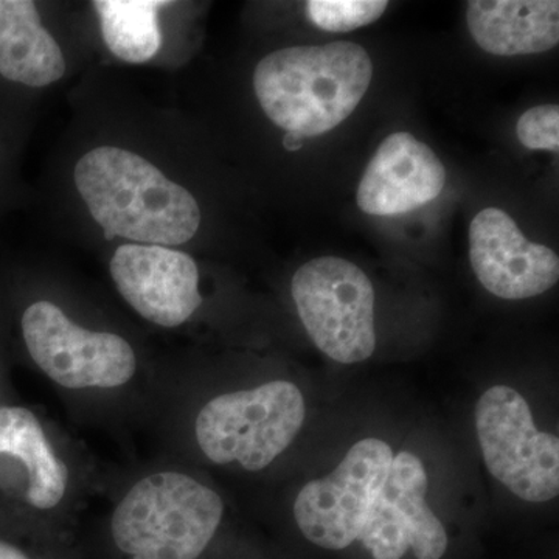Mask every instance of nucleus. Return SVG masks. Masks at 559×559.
<instances>
[{
  "label": "nucleus",
  "mask_w": 559,
  "mask_h": 559,
  "mask_svg": "<svg viewBox=\"0 0 559 559\" xmlns=\"http://www.w3.org/2000/svg\"><path fill=\"white\" fill-rule=\"evenodd\" d=\"M516 135L528 150H559V108L557 105L535 106L522 114Z\"/></svg>",
  "instance_id": "18"
},
{
  "label": "nucleus",
  "mask_w": 559,
  "mask_h": 559,
  "mask_svg": "<svg viewBox=\"0 0 559 559\" xmlns=\"http://www.w3.org/2000/svg\"><path fill=\"white\" fill-rule=\"evenodd\" d=\"M64 55L32 0H0V75L44 87L62 79Z\"/></svg>",
  "instance_id": "14"
},
{
  "label": "nucleus",
  "mask_w": 559,
  "mask_h": 559,
  "mask_svg": "<svg viewBox=\"0 0 559 559\" xmlns=\"http://www.w3.org/2000/svg\"><path fill=\"white\" fill-rule=\"evenodd\" d=\"M371 76L366 49L336 40L272 51L253 72V90L267 119L301 139L314 138L355 112Z\"/></svg>",
  "instance_id": "2"
},
{
  "label": "nucleus",
  "mask_w": 559,
  "mask_h": 559,
  "mask_svg": "<svg viewBox=\"0 0 559 559\" xmlns=\"http://www.w3.org/2000/svg\"><path fill=\"white\" fill-rule=\"evenodd\" d=\"M469 260L488 293L506 300H524L554 288L559 260L554 250L528 241L509 213L488 207L469 227Z\"/></svg>",
  "instance_id": "10"
},
{
  "label": "nucleus",
  "mask_w": 559,
  "mask_h": 559,
  "mask_svg": "<svg viewBox=\"0 0 559 559\" xmlns=\"http://www.w3.org/2000/svg\"><path fill=\"white\" fill-rule=\"evenodd\" d=\"M110 275L124 300L148 322L176 329L202 305L200 270L187 253L154 245H123Z\"/></svg>",
  "instance_id": "11"
},
{
  "label": "nucleus",
  "mask_w": 559,
  "mask_h": 559,
  "mask_svg": "<svg viewBox=\"0 0 559 559\" xmlns=\"http://www.w3.org/2000/svg\"><path fill=\"white\" fill-rule=\"evenodd\" d=\"M102 35L119 60L142 64L156 57L162 33L157 11L170 5L164 0H95Z\"/></svg>",
  "instance_id": "16"
},
{
  "label": "nucleus",
  "mask_w": 559,
  "mask_h": 559,
  "mask_svg": "<svg viewBox=\"0 0 559 559\" xmlns=\"http://www.w3.org/2000/svg\"><path fill=\"white\" fill-rule=\"evenodd\" d=\"M395 457L378 439L360 440L330 476L305 485L294 502L301 535L325 550H345L360 535Z\"/></svg>",
  "instance_id": "8"
},
{
  "label": "nucleus",
  "mask_w": 559,
  "mask_h": 559,
  "mask_svg": "<svg viewBox=\"0 0 559 559\" xmlns=\"http://www.w3.org/2000/svg\"><path fill=\"white\" fill-rule=\"evenodd\" d=\"M0 559H31L13 544L0 539Z\"/></svg>",
  "instance_id": "19"
},
{
  "label": "nucleus",
  "mask_w": 559,
  "mask_h": 559,
  "mask_svg": "<svg viewBox=\"0 0 559 559\" xmlns=\"http://www.w3.org/2000/svg\"><path fill=\"white\" fill-rule=\"evenodd\" d=\"M0 454L13 455L24 463L28 473L27 499L35 509H55L64 498L68 465L58 457L33 412L0 407Z\"/></svg>",
  "instance_id": "15"
},
{
  "label": "nucleus",
  "mask_w": 559,
  "mask_h": 559,
  "mask_svg": "<svg viewBox=\"0 0 559 559\" xmlns=\"http://www.w3.org/2000/svg\"><path fill=\"white\" fill-rule=\"evenodd\" d=\"M283 146L288 151H299L304 146V139L300 135L293 134V132H286L283 138Z\"/></svg>",
  "instance_id": "20"
},
{
  "label": "nucleus",
  "mask_w": 559,
  "mask_h": 559,
  "mask_svg": "<svg viewBox=\"0 0 559 559\" xmlns=\"http://www.w3.org/2000/svg\"><path fill=\"white\" fill-rule=\"evenodd\" d=\"M476 430L492 476L525 502L544 503L559 492V440L533 421L527 401L507 385L477 401Z\"/></svg>",
  "instance_id": "6"
},
{
  "label": "nucleus",
  "mask_w": 559,
  "mask_h": 559,
  "mask_svg": "<svg viewBox=\"0 0 559 559\" xmlns=\"http://www.w3.org/2000/svg\"><path fill=\"white\" fill-rule=\"evenodd\" d=\"M447 170L436 153L411 132H395L381 143L360 179L356 201L367 215H403L436 200Z\"/></svg>",
  "instance_id": "12"
},
{
  "label": "nucleus",
  "mask_w": 559,
  "mask_h": 559,
  "mask_svg": "<svg viewBox=\"0 0 559 559\" xmlns=\"http://www.w3.org/2000/svg\"><path fill=\"white\" fill-rule=\"evenodd\" d=\"M75 183L106 241L121 237L167 248L190 241L200 229L193 194L131 151H90L76 164Z\"/></svg>",
  "instance_id": "1"
},
{
  "label": "nucleus",
  "mask_w": 559,
  "mask_h": 559,
  "mask_svg": "<svg viewBox=\"0 0 559 559\" xmlns=\"http://www.w3.org/2000/svg\"><path fill=\"white\" fill-rule=\"evenodd\" d=\"M466 24L477 46L496 57L544 53L559 43V2L471 0Z\"/></svg>",
  "instance_id": "13"
},
{
  "label": "nucleus",
  "mask_w": 559,
  "mask_h": 559,
  "mask_svg": "<svg viewBox=\"0 0 559 559\" xmlns=\"http://www.w3.org/2000/svg\"><path fill=\"white\" fill-rule=\"evenodd\" d=\"M218 492L176 471L139 480L116 507L110 539L124 559H201L223 521Z\"/></svg>",
  "instance_id": "3"
},
{
  "label": "nucleus",
  "mask_w": 559,
  "mask_h": 559,
  "mask_svg": "<svg viewBox=\"0 0 559 559\" xmlns=\"http://www.w3.org/2000/svg\"><path fill=\"white\" fill-rule=\"evenodd\" d=\"M388 7L385 0H310L305 3L312 24L331 33H347L373 24Z\"/></svg>",
  "instance_id": "17"
},
{
  "label": "nucleus",
  "mask_w": 559,
  "mask_h": 559,
  "mask_svg": "<svg viewBox=\"0 0 559 559\" xmlns=\"http://www.w3.org/2000/svg\"><path fill=\"white\" fill-rule=\"evenodd\" d=\"M305 400L289 381L224 393L210 400L194 423L198 444L216 465L267 468L288 450L304 426Z\"/></svg>",
  "instance_id": "4"
},
{
  "label": "nucleus",
  "mask_w": 559,
  "mask_h": 559,
  "mask_svg": "<svg viewBox=\"0 0 559 559\" xmlns=\"http://www.w3.org/2000/svg\"><path fill=\"white\" fill-rule=\"evenodd\" d=\"M290 293L320 352L341 364L373 355L374 289L360 267L340 257H319L294 274Z\"/></svg>",
  "instance_id": "5"
},
{
  "label": "nucleus",
  "mask_w": 559,
  "mask_h": 559,
  "mask_svg": "<svg viewBox=\"0 0 559 559\" xmlns=\"http://www.w3.org/2000/svg\"><path fill=\"white\" fill-rule=\"evenodd\" d=\"M428 474L412 452L395 455L388 480L367 514L359 543L374 559H441L450 546L447 528L426 502Z\"/></svg>",
  "instance_id": "9"
},
{
  "label": "nucleus",
  "mask_w": 559,
  "mask_h": 559,
  "mask_svg": "<svg viewBox=\"0 0 559 559\" xmlns=\"http://www.w3.org/2000/svg\"><path fill=\"white\" fill-rule=\"evenodd\" d=\"M22 334L36 366L66 389L121 388L138 370L130 342L76 325L51 301H36L25 310Z\"/></svg>",
  "instance_id": "7"
}]
</instances>
